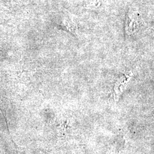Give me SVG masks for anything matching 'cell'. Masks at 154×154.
<instances>
[{"instance_id": "cell-2", "label": "cell", "mask_w": 154, "mask_h": 154, "mask_svg": "<svg viewBox=\"0 0 154 154\" xmlns=\"http://www.w3.org/2000/svg\"><path fill=\"white\" fill-rule=\"evenodd\" d=\"M132 76V72H127L117 79L114 88V95L116 100H118L122 93L124 91L127 85L131 79Z\"/></svg>"}, {"instance_id": "cell-1", "label": "cell", "mask_w": 154, "mask_h": 154, "mask_svg": "<svg viewBox=\"0 0 154 154\" xmlns=\"http://www.w3.org/2000/svg\"><path fill=\"white\" fill-rule=\"evenodd\" d=\"M142 24V17L138 11L131 10L127 14L125 32L128 36H132L137 33Z\"/></svg>"}]
</instances>
